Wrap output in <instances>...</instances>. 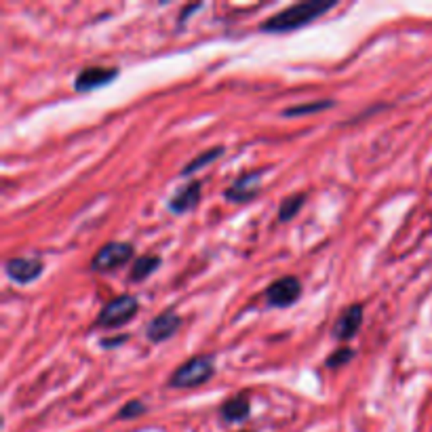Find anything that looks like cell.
<instances>
[{
	"label": "cell",
	"instance_id": "cell-1",
	"mask_svg": "<svg viewBox=\"0 0 432 432\" xmlns=\"http://www.w3.org/2000/svg\"><path fill=\"white\" fill-rule=\"evenodd\" d=\"M333 7H335V0H308V3H297V5L287 7L285 11L272 15L270 20H266L262 24V30L270 32V34L291 32V30H297V28L314 22L316 18L325 15Z\"/></svg>",
	"mask_w": 432,
	"mask_h": 432
},
{
	"label": "cell",
	"instance_id": "cell-2",
	"mask_svg": "<svg viewBox=\"0 0 432 432\" xmlns=\"http://www.w3.org/2000/svg\"><path fill=\"white\" fill-rule=\"evenodd\" d=\"M213 356H207V354H201V356H194L190 360H186L184 365H180L171 379H169V386L171 388H194V386H201L205 382H209L215 373V367H213Z\"/></svg>",
	"mask_w": 432,
	"mask_h": 432
},
{
	"label": "cell",
	"instance_id": "cell-3",
	"mask_svg": "<svg viewBox=\"0 0 432 432\" xmlns=\"http://www.w3.org/2000/svg\"><path fill=\"white\" fill-rule=\"evenodd\" d=\"M137 310H140V304L133 295H119L102 308V312L97 314V325L102 327L125 325L137 314Z\"/></svg>",
	"mask_w": 432,
	"mask_h": 432
},
{
	"label": "cell",
	"instance_id": "cell-4",
	"mask_svg": "<svg viewBox=\"0 0 432 432\" xmlns=\"http://www.w3.org/2000/svg\"><path fill=\"white\" fill-rule=\"evenodd\" d=\"M133 245L131 243H123V241H114V243H108V245H104L97 253H95V257H93V262H91V268L95 270V272H110V270H114V268H121V266H125L131 257H133Z\"/></svg>",
	"mask_w": 432,
	"mask_h": 432
},
{
	"label": "cell",
	"instance_id": "cell-5",
	"mask_svg": "<svg viewBox=\"0 0 432 432\" xmlns=\"http://www.w3.org/2000/svg\"><path fill=\"white\" fill-rule=\"evenodd\" d=\"M299 295H302V283L295 276L276 278L266 291L268 304L272 308H287V306L295 304L299 299Z\"/></svg>",
	"mask_w": 432,
	"mask_h": 432
},
{
	"label": "cell",
	"instance_id": "cell-6",
	"mask_svg": "<svg viewBox=\"0 0 432 432\" xmlns=\"http://www.w3.org/2000/svg\"><path fill=\"white\" fill-rule=\"evenodd\" d=\"M43 270H45V266L39 257H13L5 264L7 276L18 285L34 283L43 274Z\"/></svg>",
	"mask_w": 432,
	"mask_h": 432
},
{
	"label": "cell",
	"instance_id": "cell-7",
	"mask_svg": "<svg viewBox=\"0 0 432 432\" xmlns=\"http://www.w3.org/2000/svg\"><path fill=\"white\" fill-rule=\"evenodd\" d=\"M180 327H182V318L173 310H165L158 316H154L152 323L146 327V337L152 344H163L169 337H173Z\"/></svg>",
	"mask_w": 432,
	"mask_h": 432
},
{
	"label": "cell",
	"instance_id": "cell-8",
	"mask_svg": "<svg viewBox=\"0 0 432 432\" xmlns=\"http://www.w3.org/2000/svg\"><path fill=\"white\" fill-rule=\"evenodd\" d=\"M119 76V70L116 68H100V66H93V68H85L79 72V76L74 79V89L76 91H95L100 87H106L110 85L114 79Z\"/></svg>",
	"mask_w": 432,
	"mask_h": 432
},
{
	"label": "cell",
	"instance_id": "cell-9",
	"mask_svg": "<svg viewBox=\"0 0 432 432\" xmlns=\"http://www.w3.org/2000/svg\"><path fill=\"white\" fill-rule=\"evenodd\" d=\"M264 171H249L243 173L228 190H226V198L230 203H247L251 198H255L259 194V180H262Z\"/></svg>",
	"mask_w": 432,
	"mask_h": 432
},
{
	"label": "cell",
	"instance_id": "cell-10",
	"mask_svg": "<svg viewBox=\"0 0 432 432\" xmlns=\"http://www.w3.org/2000/svg\"><path fill=\"white\" fill-rule=\"evenodd\" d=\"M360 325H363V306L360 304H352L335 320L333 337L339 339V342H346V339H350V337H354L358 333Z\"/></svg>",
	"mask_w": 432,
	"mask_h": 432
},
{
	"label": "cell",
	"instance_id": "cell-11",
	"mask_svg": "<svg viewBox=\"0 0 432 432\" xmlns=\"http://www.w3.org/2000/svg\"><path fill=\"white\" fill-rule=\"evenodd\" d=\"M198 201H201V182H192L171 196L169 209L173 213H186V211L194 209L198 205Z\"/></svg>",
	"mask_w": 432,
	"mask_h": 432
},
{
	"label": "cell",
	"instance_id": "cell-12",
	"mask_svg": "<svg viewBox=\"0 0 432 432\" xmlns=\"http://www.w3.org/2000/svg\"><path fill=\"white\" fill-rule=\"evenodd\" d=\"M249 415V400L245 396H232L222 405V417L228 421H241Z\"/></svg>",
	"mask_w": 432,
	"mask_h": 432
},
{
	"label": "cell",
	"instance_id": "cell-13",
	"mask_svg": "<svg viewBox=\"0 0 432 432\" xmlns=\"http://www.w3.org/2000/svg\"><path fill=\"white\" fill-rule=\"evenodd\" d=\"M161 266V257L158 255H142L135 259L133 268H131V281H144L148 278L156 268Z\"/></svg>",
	"mask_w": 432,
	"mask_h": 432
},
{
	"label": "cell",
	"instance_id": "cell-14",
	"mask_svg": "<svg viewBox=\"0 0 432 432\" xmlns=\"http://www.w3.org/2000/svg\"><path fill=\"white\" fill-rule=\"evenodd\" d=\"M304 201H306L304 194H293V196L285 198L283 205H281V209H278V220H281V222L293 220V217L299 213V209L304 207Z\"/></svg>",
	"mask_w": 432,
	"mask_h": 432
},
{
	"label": "cell",
	"instance_id": "cell-15",
	"mask_svg": "<svg viewBox=\"0 0 432 432\" xmlns=\"http://www.w3.org/2000/svg\"><path fill=\"white\" fill-rule=\"evenodd\" d=\"M335 104L331 100H323V102H314V104H302V106H295V108H287L283 110L285 116H302V114H312V112H320V110H327V108H333Z\"/></svg>",
	"mask_w": 432,
	"mask_h": 432
},
{
	"label": "cell",
	"instance_id": "cell-16",
	"mask_svg": "<svg viewBox=\"0 0 432 432\" xmlns=\"http://www.w3.org/2000/svg\"><path fill=\"white\" fill-rule=\"evenodd\" d=\"M222 152H224V148L220 146V148H211V150H207V152H203L201 156H196L190 165H186L184 167V171H182V175H188V173H194V171H198L201 167H205V165H209V163H213L217 156H222Z\"/></svg>",
	"mask_w": 432,
	"mask_h": 432
},
{
	"label": "cell",
	"instance_id": "cell-17",
	"mask_svg": "<svg viewBox=\"0 0 432 432\" xmlns=\"http://www.w3.org/2000/svg\"><path fill=\"white\" fill-rule=\"evenodd\" d=\"M352 358H354V350H350V348H339V350L331 352V356L327 358V367H342V365H346V363L352 360Z\"/></svg>",
	"mask_w": 432,
	"mask_h": 432
},
{
	"label": "cell",
	"instance_id": "cell-18",
	"mask_svg": "<svg viewBox=\"0 0 432 432\" xmlns=\"http://www.w3.org/2000/svg\"><path fill=\"white\" fill-rule=\"evenodd\" d=\"M142 413H146V405H144L142 400H129V403L119 411V417H121V419H129V417H137V415H142Z\"/></svg>",
	"mask_w": 432,
	"mask_h": 432
}]
</instances>
